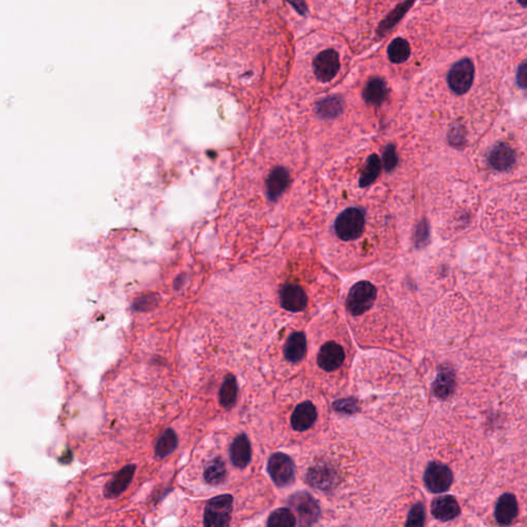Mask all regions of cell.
Here are the masks:
<instances>
[{
	"label": "cell",
	"mask_w": 527,
	"mask_h": 527,
	"mask_svg": "<svg viewBox=\"0 0 527 527\" xmlns=\"http://www.w3.org/2000/svg\"><path fill=\"white\" fill-rule=\"evenodd\" d=\"M232 510L233 498L230 494L211 498L204 510V527H229Z\"/></svg>",
	"instance_id": "1"
},
{
	"label": "cell",
	"mask_w": 527,
	"mask_h": 527,
	"mask_svg": "<svg viewBox=\"0 0 527 527\" xmlns=\"http://www.w3.org/2000/svg\"><path fill=\"white\" fill-rule=\"evenodd\" d=\"M364 229V213L354 207L340 213L335 222L337 236L343 241L356 240L362 234Z\"/></svg>",
	"instance_id": "2"
},
{
	"label": "cell",
	"mask_w": 527,
	"mask_h": 527,
	"mask_svg": "<svg viewBox=\"0 0 527 527\" xmlns=\"http://www.w3.org/2000/svg\"><path fill=\"white\" fill-rule=\"evenodd\" d=\"M376 298V289L371 282H360L349 291L346 299L347 310L352 315L364 314L372 307Z\"/></svg>",
	"instance_id": "3"
},
{
	"label": "cell",
	"mask_w": 527,
	"mask_h": 527,
	"mask_svg": "<svg viewBox=\"0 0 527 527\" xmlns=\"http://www.w3.org/2000/svg\"><path fill=\"white\" fill-rule=\"evenodd\" d=\"M474 77V64L468 58H464L451 67L448 75L449 87L455 94H466L472 87Z\"/></svg>",
	"instance_id": "4"
},
{
	"label": "cell",
	"mask_w": 527,
	"mask_h": 527,
	"mask_svg": "<svg viewBox=\"0 0 527 527\" xmlns=\"http://www.w3.org/2000/svg\"><path fill=\"white\" fill-rule=\"evenodd\" d=\"M268 472L274 483L280 487L289 486L295 480L293 462L284 453H275L270 457Z\"/></svg>",
	"instance_id": "5"
},
{
	"label": "cell",
	"mask_w": 527,
	"mask_h": 527,
	"mask_svg": "<svg viewBox=\"0 0 527 527\" xmlns=\"http://www.w3.org/2000/svg\"><path fill=\"white\" fill-rule=\"evenodd\" d=\"M517 152L507 142L494 144L487 154L488 166L496 172L511 171L517 163Z\"/></svg>",
	"instance_id": "6"
},
{
	"label": "cell",
	"mask_w": 527,
	"mask_h": 527,
	"mask_svg": "<svg viewBox=\"0 0 527 527\" xmlns=\"http://www.w3.org/2000/svg\"><path fill=\"white\" fill-rule=\"evenodd\" d=\"M452 482V472L448 466L438 461L431 462L427 466L425 473V483L429 491L443 494L450 488Z\"/></svg>",
	"instance_id": "7"
},
{
	"label": "cell",
	"mask_w": 527,
	"mask_h": 527,
	"mask_svg": "<svg viewBox=\"0 0 527 527\" xmlns=\"http://www.w3.org/2000/svg\"><path fill=\"white\" fill-rule=\"evenodd\" d=\"M289 504L299 517L300 526L309 527L316 522L319 507L314 498L307 492H299L289 498Z\"/></svg>",
	"instance_id": "8"
},
{
	"label": "cell",
	"mask_w": 527,
	"mask_h": 527,
	"mask_svg": "<svg viewBox=\"0 0 527 527\" xmlns=\"http://www.w3.org/2000/svg\"><path fill=\"white\" fill-rule=\"evenodd\" d=\"M314 75L319 82L329 83L340 70V58L335 49L321 52L313 61Z\"/></svg>",
	"instance_id": "9"
},
{
	"label": "cell",
	"mask_w": 527,
	"mask_h": 527,
	"mask_svg": "<svg viewBox=\"0 0 527 527\" xmlns=\"http://www.w3.org/2000/svg\"><path fill=\"white\" fill-rule=\"evenodd\" d=\"M344 358L345 352L341 345L336 342H328L317 354V364L323 370L333 372L342 366Z\"/></svg>",
	"instance_id": "10"
},
{
	"label": "cell",
	"mask_w": 527,
	"mask_h": 527,
	"mask_svg": "<svg viewBox=\"0 0 527 527\" xmlns=\"http://www.w3.org/2000/svg\"><path fill=\"white\" fill-rule=\"evenodd\" d=\"M280 304L291 312H300L307 305V296L298 284H286L280 289Z\"/></svg>",
	"instance_id": "11"
},
{
	"label": "cell",
	"mask_w": 527,
	"mask_h": 527,
	"mask_svg": "<svg viewBox=\"0 0 527 527\" xmlns=\"http://www.w3.org/2000/svg\"><path fill=\"white\" fill-rule=\"evenodd\" d=\"M135 464H128L122 470L119 471L105 485L103 494L107 498H116L120 496L130 485L132 479L135 475Z\"/></svg>",
	"instance_id": "12"
},
{
	"label": "cell",
	"mask_w": 527,
	"mask_h": 527,
	"mask_svg": "<svg viewBox=\"0 0 527 527\" xmlns=\"http://www.w3.org/2000/svg\"><path fill=\"white\" fill-rule=\"evenodd\" d=\"M518 515V504L514 494H505L501 496L496 505V522L502 526H509L513 524Z\"/></svg>",
	"instance_id": "13"
},
{
	"label": "cell",
	"mask_w": 527,
	"mask_h": 527,
	"mask_svg": "<svg viewBox=\"0 0 527 527\" xmlns=\"http://www.w3.org/2000/svg\"><path fill=\"white\" fill-rule=\"evenodd\" d=\"M317 412L314 405L310 402H304L297 406L291 415V427L295 431H305L314 425Z\"/></svg>",
	"instance_id": "14"
},
{
	"label": "cell",
	"mask_w": 527,
	"mask_h": 527,
	"mask_svg": "<svg viewBox=\"0 0 527 527\" xmlns=\"http://www.w3.org/2000/svg\"><path fill=\"white\" fill-rule=\"evenodd\" d=\"M431 514L441 521H449L461 514V507L453 496H443L434 501L431 504Z\"/></svg>",
	"instance_id": "15"
},
{
	"label": "cell",
	"mask_w": 527,
	"mask_h": 527,
	"mask_svg": "<svg viewBox=\"0 0 527 527\" xmlns=\"http://www.w3.org/2000/svg\"><path fill=\"white\" fill-rule=\"evenodd\" d=\"M289 183V174L284 167L272 170L267 179L268 198L276 201L282 195Z\"/></svg>",
	"instance_id": "16"
},
{
	"label": "cell",
	"mask_w": 527,
	"mask_h": 527,
	"mask_svg": "<svg viewBox=\"0 0 527 527\" xmlns=\"http://www.w3.org/2000/svg\"><path fill=\"white\" fill-rule=\"evenodd\" d=\"M230 457L233 464L237 468H243L252 459L250 443L245 435H240L233 441L230 448Z\"/></svg>",
	"instance_id": "17"
},
{
	"label": "cell",
	"mask_w": 527,
	"mask_h": 527,
	"mask_svg": "<svg viewBox=\"0 0 527 527\" xmlns=\"http://www.w3.org/2000/svg\"><path fill=\"white\" fill-rule=\"evenodd\" d=\"M307 351V342L303 333H293L284 345V356L289 362H298L304 358Z\"/></svg>",
	"instance_id": "18"
},
{
	"label": "cell",
	"mask_w": 527,
	"mask_h": 527,
	"mask_svg": "<svg viewBox=\"0 0 527 527\" xmlns=\"http://www.w3.org/2000/svg\"><path fill=\"white\" fill-rule=\"evenodd\" d=\"M455 386V377L450 367H443L434 383V392L440 399H447L452 395Z\"/></svg>",
	"instance_id": "19"
},
{
	"label": "cell",
	"mask_w": 527,
	"mask_h": 527,
	"mask_svg": "<svg viewBox=\"0 0 527 527\" xmlns=\"http://www.w3.org/2000/svg\"><path fill=\"white\" fill-rule=\"evenodd\" d=\"M365 100L371 105H380L388 96V87L383 79H372L367 84L365 88L364 94Z\"/></svg>",
	"instance_id": "20"
},
{
	"label": "cell",
	"mask_w": 527,
	"mask_h": 527,
	"mask_svg": "<svg viewBox=\"0 0 527 527\" xmlns=\"http://www.w3.org/2000/svg\"><path fill=\"white\" fill-rule=\"evenodd\" d=\"M178 438L174 429H168L160 436L155 446V457L165 459L176 450Z\"/></svg>",
	"instance_id": "21"
},
{
	"label": "cell",
	"mask_w": 527,
	"mask_h": 527,
	"mask_svg": "<svg viewBox=\"0 0 527 527\" xmlns=\"http://www.w3.org/2000/svg\"><path fill=\"white\" fill-rule=\"evenodd\" d=\"M227 478V470L222 459H213L207 464L204 470V479L209 485H219Z\"/></svg>",
	"instance_id": "22"
},
{
	"label": "cell",
	"mask_w": 527,
	"mask_h": 527,
	"mask_svg": "<svg viewBox=\"0 0 527 527\" xmlns=\"http://www.w3.org/2000/svg\"><path fill=\"white\" fill-rule=\"evenodd\" d=\"M237 392H238V388H237V382L234 376H227L222 386H220L219 395L220 405L224 408L232 407L236 402Z\"/></svg>",
	"instance_id": "23"
},
{
	"label": "cell",
	"mask_w": 527,
	"mask_h": 527,
	"mask_svg": "<svg viewBox=\"0 0 527 527\" xmlns=\"http://www.w3.org/2000/svg\"><path fill=\"white\" fill-rule=\"evenodd\" d=\"M410 53H411L410 45L404 38H395L388 45V57H390L392 63H404V62L407 61Z\"/></svg>",
	"instance_id": "24"
},
{
	"label": "cell",
	"mask_w": 527,
	"mask_h": 527,
	"mask_svg": "<svg viewBox=\"0 0 527 527\" xmlns=\"http://www.w3.org/2000/svg\"><path fill=\"white\" fill-rule=\"evenodd\" d=\"M381 161L377 155H371L367 160L366 167L360 178V187H368L377 179L381 171Z\"/></svg>",
	"instance_id": "25"
},
{
	"label": "cell",
	"mask_w": 527,
	"mask_h": 527,
	"mask_svg": "<svg viewBox=\"0 0 527 527\" xmlns=\"http://www.w3.org/2000/svg\"><path fill=\"white\" fill-rule=\"evenodd\" d=\"M296 518L289 509H278L270 515L267 527H295Z\"/></svg>",
	"instance_id": "26"
},
{
	"label": "cell",
	"mask_w": 527,
	"mask_h": 527,
	"mask_svg": "<svg viewBox=\"0 0 527 527\" xmlns=\"http://www.w3.org/2000/svg\"><path fill=\"white\" fill-rule=\"evenodd\" d=\"M342 112V102L338 98H328L319 102L317 112L323 119H334Z\"/></svg>",
	"instance_id": "27"
},
{
	"label": "cell",
	"mask_w": 527,
	"mask_h": 527,
	"mask_svg": "<svg viewBox=\"0 0 527 527\" xmlns=\"http://www.w3.org/2000/svg\"><path fill=\"white\" fill-rule=\"evenodd\" d=\"M308 479L314 484L315 487L326 488L333 483V472L327 466H317L314 470H311Z\"/></svg>",
	"instance_id": "28"
},
{
	"label": "cell",
	"mask_w": 527,
	"mask_h": 527,
	"mask_svg": "<svg viewBox=\"0 0 527 527\" xmlns=\"http://www.w3.org/2000/svg\"><path fill=\"white\" fill-rule=\"evenodd\" d=\"M425 520V510L421 503L414 505L408 514L405 527H423Z\"/></svg>",
	"instance_id": "29"
},
{
	"label": "cell",
	"mask_w": 527,
	"mask_h": 527,
	"mask_svg": "<svg viewBox=\"0 0 527 527\" xmlns=\"http://www.w3.org/2000/svg\"><path fill=\"white\" fill-rule=\"evenodd\" d=\"M397 164V153L394 146L390 144L383 153V166L388 171L394 169Z\"/></svg>",
	"instance_id": "30"
},
{
	"label": "cell",
	"mask_w": 527,
	"mask_h": 527,
	"mask_svg": "<svg viewBox=\"0 0 527 527\" xmlns=\"http://www.w3.org/2000/svg\"><path fill=\"white\" fill-rule=\"evenodd\" d=\"M516 81L520 88L527 90V60L520 64L516 75Z\"/></svg>",
	"instance_id": "31"
}]
</instances>
